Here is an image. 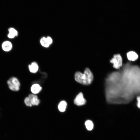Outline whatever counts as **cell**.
Wrapping results in <instances>:
<instances>
[{
  "mask_svg": "<svg viewBox=\"0 0 140 140\" xmlns=\"http://www.w3.org/2000/svg\"><path fill=\"white\" fill-rule=\"evenodd\" d=\"M93 79V74L88 68H86L83 73L76 72L75 74V79L78 82L85 85L90 84Z\"/></svg>",
  "mask_w": 140,
  "mask_h": 140,
  "instance_id": "6da1fadb",
  "label": "cell"
},
{
  "mask_svg": "<svg viewBox=\"0 0 140 140\" xmlns=\"http://www.w3.org/2000/svg\"><path fill=\"white\" fill-rule=\"evenodd\" d=\"M7 83L9 88L13 91H17L19 90L20 83L18 79L15 77L10 78L7 81Z\"/></svg>",
  "mask_w": 140,
  "mask_h": 140,
  "instance_id": "7a4b0ae2",
  "label": "cell"
},
{
  "mask_svg": "<svg viewBox=\"0 0 140 140\" xmlns=\"http://www.w3.org/2000/svg\"><path fill=\"white\" fill-rule=\"evenodd\" d=\"M110 62L113 64V67L115 69H119L122 66V59L119 54L114 55Z\"/></svg>",
  "mask_w": 140,
  "mask_h": 140,
  "instance_id": "3957f363",
  "label": "cell"
},
{
  "mask_svg": "<svg viewBox=\"0 0 140 140\" xmlns=\"http://www.w3.org/2000/svg\"><path fill=\"white\" fill-rule=\"evenodd\" d=\"M74 103L78 106L83 105L86 103V100L84 98L82 93H80L76 96L74 100Z\"/></svg>",
  "mask_w": 140,
  "mask_h": 140,
  "instance_id": "277c9868",
  "label": "cell"
},
{
  "mask_svg": "<svg viewBox=\"0 0 140 140\" xmlns=\"http://www.w3.org/2000/svg\"><path fill=\"white\" fill-rule=\"evenodd\" d=\"M28 97L32 105H38L40 101L36 95L33 94H30Z\"/></svg>",
  "mask_w": 140,
  "mask_h": 140,
  "instance_id": "5b68a950",
  "label": "cell"
},
{
  "mask_svg": "<svg viewBox=\"0 0 140 140\" xmlns=\"http://www.w3.org/2000/svg\"><path fill=\"white\" fill-rule=\"evenodd\" d=\"M128 59L130 61H135L138 58L137 54L135 52L130 51L127 53Z\"/></svg>",
  "mask_w": 140,
  "mask_h": 140,
  "instance_id": "8992f818",
  "label": "cell"
},
{
  "mask_svg": "<svg viewBox=\"0 0 140 140\" xmlns=\"http://www.w3.org/2000/svg\"><path fill=\"white\" fill-rule=\"evenodd\" d=\"M2 47L4 51H8L11 49L12 45L10 41H5L3 43Z\"/></svg>",
  "mask_w": 140,
  "mask_h": 140,
  "instance_id": "52a82bcc",
  "label": "cell"
},
{
  "mask_svg": "<svg viewBox=\"0 0 140 140\" xmlns=\"http://www.w3.org/2000/svg\"><path fill=\"white\" fill-rule=\"evenodd\" d=\"M41 87L38 84H35L33 85L31 87V91L32 93L34 94L38 93L41 90Z\"/></svg>",
  "mask_w": 140,
  "mask_h": 140,
  "instance_id": "ba28073f",
  "label": "cell"
},
{
  "mask_svg": "<svg viewBox=\"0 0 140 140\" xmlns=\"http://www.w3.org/2000/svg\"><path fill=\"white\" fill-rule=\"evenodd\" d=\"M29 68L31 72L35 73L38 71L39 67L37 64L36 62H33L31 65H29Z\"/></svg>",
  "mask_w": 140,
  "mask_h": 140,
  "instance_id": "9c48e42d",
  "label": "cell"
},
{
  "mask_svg": "<svg viewBox=\"0 0 140 140\" xmlns=\"http://www.w3.org/2000/svg\"><path fill=\"white\" fill-rule=\"evenodd\" d=\"M9 33L8 34V37L10 38H12L18 35V33L17 31L13 28H10L8 30Z\"/></svg>",
  "mask_w": 140,
  "mask_h": 140,
  "instance_id": "30bf717a",
  "label": "cell"
},
{
  "mask_svg": "<svg viewBox=\"0 0 140 140\" xmlns=\"http://www.w3.org/2000/svg\"><path fill=\"white\" fill-rule=\"evenodd\" d=\"M67 104L65 101H62L60 102L58 106L59 110L61 112L65 111L67 107Z\"/></svg>",
  "mask_w": 140,
  "mask_h": 140,
  "instance_id": "8fae6325",
  "label": "cell"
},
{
  "mask_svg": "<svg viewBox=\"0 0 140 140\" xmlns=\"http://www.w3.org/2000/svg\"><path fill=\"white\" fill-rule=\"evenodd\" d=\"M85 124L87 129L88 130H91L93 128V124L91 121L88 120L86 121Z\"/></svg>",
  "mask_w": 140,
  "mask_h": 140,
  "instance_id": "7c38bea8",
  "label": "cell"
},
{
  "mask_svg": "<svg viewBox=\"0 0 140 140\" xmlns=\"http://www.w3.org/2000/svg\"><path fill=\"white\" fill-rule=\"evenodd\" d=\"M40 42L41 45L44 47H48L50 46L47 41L46 38L45 37H43L41 38Z\"/></svg>",
  "mask_w": 140,
  "mask_h": 140,
  "instance_id": "4fadbf2b",
  "label": "cell"
},
{
  "mask_svg": "<svg viewBox=\"0 0 140 140\" xmlns=\"http://www.w3.org/2000/svg\"><path fill=\"white\" fill-rule=\"evenodd\" d=\"M24 103L27 106L31 107L32 106V105L31 103L30 100L28 97H26L24 100Z\"/></svg>",
  "mask_w": 140,
  "mask_h": 140,
  "instance_id": "5bb4252c",
  "label": "cell"
},
{
  "mask_svg": "<svg viewBox=\"0 0 140 140\" xmlns=\"http://www.w3.org/2000/svg\"><path fill=\"white\" fill-rule=\"evenodd\" d=\"M48 44L50 45L52 43L53 40L52 38L51 37L49 36H48L46 38Z\"/></svg>",
  "mask_w": 140,
  "mask_h": 140,
  "instance_id": "9a60e30c",
  "label": "cell"
},
{
  "mask_svg": "<svg viewBox=\"0 0 140 140\" xmlns=\"http://www.w3.org/2000/svg\"><path fill=\"white\" fill-rule=\"evenodd\" d=\"M137 100L138 101L137 106L138 108L140 109V95L137 97Z\"/></svg>",
  "mask_w": 140,
  "mask_h": 140,
  "instance_id": "2e32d148",
  "label": "cell"
}]
</instances>
